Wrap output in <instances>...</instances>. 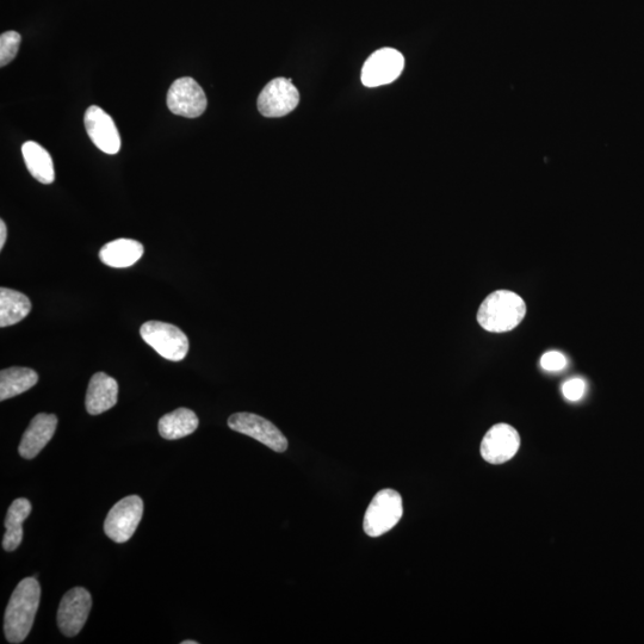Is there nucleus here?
Here are the masks:
<instances>
[{"label":"nucleus","instance_id":"ddd939ff","mask_svg":"<svg viewBox=\"0 0 644 644\" xmlns=\"http://www.w3.org/2000/svg\"><path fill=\"white\" fill-rule=\"evenodd\" d=\"M57 426L58 418L54 414H37L24 432L18 448L20 455L26 460H33L51 442Z\"/></svg>","mask_w":644,"mask_h":644},{"label":"nucleus","instance_id":"4be33fe9","mask_svg":"<svg viewBox=\"0 0 644 644\" xmlns=\"http://www.w3.org/2000/svg\"><path fill=\"white\" fill-rule=\"evenodd\" d=\"M541 365L547 371H560L566 368L567 358L561 352L549 351L541 358Z\"/></svg>","mask_w":644,"mask_h":644},{"label":"nucleus","instance_id":"5701e85b","mask_svg":"<svg viewBox=\"0 0 644 644\" xmlns=\"http://www.w3.org/2000/svg\"><path fill=\"white\" fill-rule=\"evenodd\" d=\"M586 392V383L581 379L568 380L562 386L563 396L569 401H579Z\"/></svg>","mask_w":644,"mask_h":644},{"label":"nucleus","instance_id":"4468645a","mask_svg":"<svg viewBox=\"0 0 644 644\" xmlns=\"http://www.w3.org/2000/svg\"><path fill=\"white\" fill-rule=\"evenodd\" d=\"M119 399V385L113 377L104 373L92 376L86 393L85 406L91 416H98L113 408Z\"/></svg>","mask_w":644,"mask_h":644},{"label":"nucleus","instance_id":"7ed1b4c3","mask_svg":"<svg viewBox=\"0 0 644 644\" xmlns=\"http://www.w3.org/2000/svg\"><path fill=\"white\" fill-rule=\"evenodd\" d=\"M141 338L161 357L181 362L189 352V339L181 328L161 321H148L140 328Z\"/></svg>","mask_w":644,"mask_h":644},{"label":"nucleus","instance_id":"6ab92c4d","mask_svg":"<svg viewBox=\"0 0 644 644\" xmlns=\"http://www.w3.org/2000/svg\"><path fill=\"white\" fill-rule=\"evenodd\" d=\"M32 512V504L28 499H16L11 504L8 516L5 519L6 532L3 538V548L5 551H14L23 540L22 524Z\"/></svg>","mask_w":644,"mask_h":644},{"label":"nucleus","instance_id":"1a4fd4ad","mask_svg":"<svg viewBox=\"0 0 644 644\" xmlns=\"http://www.w3.org/2000/svg\"><path fill=\"white\" fill-rule=\"evenodd\" d=\"M404 67L405 58L400 52L393 48H382L365 61L362 83L368 88L393 83L400 77Z\"/></svg>","mask_w":644,"mask_h":644},{"label":"nucleus","instance_id":"9d476101","mask_svg":"<svg viewBox=\"0 0 644 644\" xmlns=\"http://www.w3.org/2000/svg\"><path fill=\"white\" fill-rule=\"evenodd\" d=\"M92 608V598L83 587L72 588L68 591L58 610V625L61 633L67 637L77 636L88 621Z\"/></svg>","mask_w":644,"mask_h":644},{"label":"nucleus","instance_id":"f8f14e48","mask_svg":"<svg viewBox=\"0 0 644 644\" xmlns=\"http://www.w3.org/2000/svg\"><path fill=\"white\" fill-rule=\"evenodd\" d=\"M84 125L89 138L98 150L114 156L121 150V136L111 116L96 105L84 115Z\"/></svg>","mask_w":644,"mask_h":644},{"label":"nucleus","instance_id":"9b49d317","mask_svg":"<svg viewBox=\"0 0 644 644\" xmlns=\"http://www.w3.org/2000/svg\"><path fill=\"white\" fill-rule=\"evenodd\" d=\"M520 447V436L515 427L498 424L483 437L481 455L491 464H503L515 457Z\"/></svg>","mask_w":644,"mask_h":644},{"label":"nucleus","instance_id":"0eeeda50","mask_svg":"<svg viewBox=\"0 0 644 644\" xmlns=\"http://www.w3.org/2000/svg\"><path fill=\"white\" fill-rule=\"evenodd\" d=\"M228 426L235 432L243 433L276 452L288 449L287 438L271 421L253 413H235L228 419Z\"/></svg>","mask_w":644,"mask_h":644},{"label":"nucleus","instance_id":"f257e3e1","mask_svg":"<svg viewBox=\"0 0 644 644\" xmlns=\"http://www.w3.org/2000/svg\"><path fill=\"white\" fill-rule=\"evenodd\" d=\"M41 599V586L36 578L23 579L10 598L4 617L6 640L18 644L32 630Z\"/></svg>","mask_w":644,"mask_h":644},{"label":"nucleus","instance_id":"39448f33","mask_svg":"<svg viewBox=\"0 0 644 644\" xmlns=\"http://www.w3.org/2000/svg\"><path fill=\"white\" fill-rule=\"evenodd\" d=\"M144 515V501L138 495H129L108 513L104 532L116 543H126L133 537Z\"/></svg>","mask_w":644,"mask_h":644},{"label":"nucleus","instance_id":"f03ea898","mask_svg":"<svg viewBox=\"0 0 644 644\" xmlns=\"http://www.w3.org/2000/svg\"><path fill=\"white\" fill-rule=\"evenodd\" d=\"M526 305L522 297L509 290L494 291L481 303L478 321L483 330L509 332L523 321Z\"/></svg>","mask_w":644,"mask_h":644},{"label":"nucleus","instance_id":"393cba45","mask_svg":"<svg viewBox=\"0 0 644 644\" xmlns=\"http://www.w3.org/2000/svg\"><path fill=\"white\" fill-rule=\"evenodd\" d=\"M182 644H198L197 641H183Z\"/></svg>","mask_w":644,"mask_h":644},{"label":"nucleus","instance_id":"dca6fc26","mask_svg":"<svg viewBox=\"0 0 644 644\" xmlns=\"http://www.w3.org/2000/svg\"><path fill=\"white\" fill-rule=\"evenodd\" d=\"M22 154L30 175L36 181L46 185L55 181L53 159L46 148L35 141H28L22 146Z\"/></svg>","mask_w":644,"mask_h":644},{"label":"nucleus","instance_id":"6e6552de","mask_svg":"<svg viewBox=\"0 0 644 644\" xmlns=\"http://www.w3.org/2000/svg\"><path fill=\"white\" fill-rule=\"evenodd\" d=\"M299 103L300 94L293 80L277 78L260 92L257 105L259 113L265 117H283L295 110Z\"/></svg>","mask_w":644,"mask_h":644},{"label":"nucleus","instance_id":"2eb2a0df","mask_svg":"<svg viewBox=\"0 0 644 644\" xmlns=\"http://www.w3.org/2000/svg\"><path fill=\"white\" fill-rule=\"evenodd\" d=\"M144 255V246L132 239H117L103 246L99 259L111 268H129Z\"/></svg>","mask_w":644,"mask_h":644},{"label":"nucleus","instance_id":"a211bd4d","mask_svg":"<svg viewBox=\"0 0 644 644\" xmlns=\"http://www.w3.org/2000/svg\"><path fill=\"white\" fill-rule=\"evenodd\" d=\"M30 311L32 302L28 296L9 288L0 289V326L16 325L27 318Z\"/></svg>","mask_w":644,"mask_h":644},{"label":"nucleus","instance_id":"aec40b11","mask_svg":"<svg viewBox=\"0 0 644 644\" xmlns=\"http://www.w3.org/2000/svg\"><path fill=\"white\" fill-rule=\"evenodd\" d=\"M39 375L29 368L14 367L2 370L0 373V401H5L15 396L28 392L33 388Z\"/></svg>","mask_w":644,"mask_h":644},{"label":"nucleus","instance_id":"b1692460","mask_svg":"<svg viewBox=\"0 0 644 644\" xmlns=\"http://www.w3.org/2000/svg\"><path fill=\"white\" fill-rule=\"evenodd\" d=\"M6 235H8V231H6L5 222L2 220L0 221V250H3L6 241Z\"/></svg>","mask_w":644,"mask_h":644},{"label":"nucleus","instance_id":"423d86ee","mask_svg":"<svg viewBox=\"0 0 644 644\" xmlns=\"http://www.w3.org/2000/svg\"><path fill=\"white\" fill-rule=\"evenodd\" d=\"M167 107L172 114L196 119L207 109V96L195 79L184 77L173 82L167 92Z\"/></svg>","mask_w":644,"mask_h":644},{"label":"nucleus","instance_id":"f3484780","mask_svg":"<svg viewBox=\"0 0 644 644\" xmlns=\"http://www.w3.org/2000/svg\"><path fill=\"white\" fill-rule=\"evenodd\" d=\"M197 427L198 418L195 412L189 408H178L159 420L160 436L167 441H176V439L187 437L194 433Z\"/></svg>","mask_w":644,"mask_h":644},{"label":"nucleus","instance_id":"412c9836","mask_svg":"<svg viewBox=\"0 0 644 644\" xmlns=\"http://www.w3.org/2000/svg\"><path fill=\"white\" fill-rule=\"evenodd\" d=\"M22 37L16 32H6L0 36V66L9 65L16 58Z\"/></svg>","mask_w":644,"mask_h":644},{"label":"nucleus","instance_id":"20e7f679","mask_svg":"<svg viewBox=\"0 0 644 644\" xmlns=\"http://www.w3.org/2000/svg\"><path fill=\"white\" fill-rule=\"evenodd\" d=\"M404 513L401 495L393 489H383L371 501L364 516L363 528L370 537H380L400 522Z\"/></svg>","mask_w":644,"mask_h":644}]
</instances>
